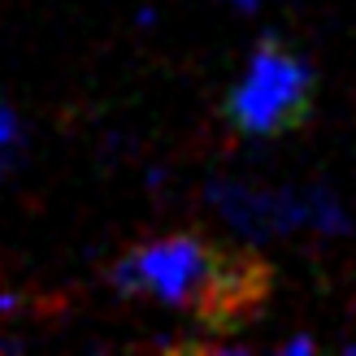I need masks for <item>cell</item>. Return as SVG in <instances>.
Segmentation results:
<instances>
[{"label": "cell", "mask_w": 356, "mask_h": 356, "mask_svg": "<svg viewBox=\"0 0 356 356\" xmlns=\"http://www.w3.org/2000/svg\"><path fill=\"white\" fill-rule=\"evenodd\" d=\"M109 282L122 296H148L170 309H200L226 287V265L200 235H156L131 248L113 270Z\"/></svg>", "instance_id": "cell-1"}, {"label": "cell", "mask_w": 356, "mask_h": 356, "mask_svg": "<svg viewBox=\"0 0 356 356\" xmlns=\"http://www.w3.org/2000/svg\"><path fill=\"white\" fill-rule=\"evenodd\" d=\"M213 213L243 239H278L296 230H348L343 204L326 191H287V187H248L235 178H218L209 187Z\"/></svg>", "instance_id": "cell-2"}, {"label": "cell", "mask_w": 356, "mask_h": 356, "mask_svg": "<svg viewBox=\"0 0 356 356\" xmlns=\"http://www.w3.org/2000/svg\"><path fill=\"white\" fill-rule=\"evenodd\" d=\"M313 100V74L309 65L291 57L278 44H261L248 57L235 92L226 100V118L239 135H282L309 113Z\"/></svg>", "instance_id": "cell-3"}, {"label": "cell", "mask_w": 356, "mask_h": 356, "mask_svg": "<svg viewBox=\"0 0 356 356\" xmlns=\"http://www.w3.org/2000/svg\"><path fill=\"white\" fill-rule=\"evenodd\" d=\"M22 144V118H17L13 104L0 100V156H13Z\"/></svg>", "instance_id": "cell-4"}, {"label": "cell", "mask_w": 356, "mask_h": 356, "mask_svg": "<svg viewBox=\"0 0 356 356\" xmlns=\"http://www.w3.org/2000/svg\"><path fill=\"white\" fill-rule=\"evenodd\" d=\"M282 352H287V356H309V352H317V343L309 339V334H296V339L282 343Z\"/></svg>", "instance_id": "cell-5"}, {"label": "cell", "mask_w": 356, "mask_h": 356, "mask_svg": "<svg viewBox=\"0 0 356 356\" xmlns=\"http://www.w3.org/2000/svg\"><path fill=\"white\" fill-rule=\"evenodd\" d=\"M9 174H13V156H0V183H5Z\"/></svg>", "instance_id": "cell-6"}, {"label": "cell", "mask_w": 356, "mask_h": 356, "mask_svg": "<svg viewBox=\"0 0 356 356\" xmlns=\"http://www.w3.org/2000/svg\"><path fill=\"white\" fill-rule=\"evenodd\" d=\"M230 5H235V9H252L257 0H230Z\"/></svg>", "instance_id": "cell-7"}, {"label": "cell", "mask_w": 356, "mask_h": 356, "mask_svg": "<svg viewBox=\"0 0 356 356\" xmlns=\"http://www.w3.org/2000/svg\"><path fill=\"white\" fill-rule=\"evenodd\" d=\"M348 352H356V343H352V348H348Z\"/></svg>", "instance_id": "cell-8"}]
</instances>
